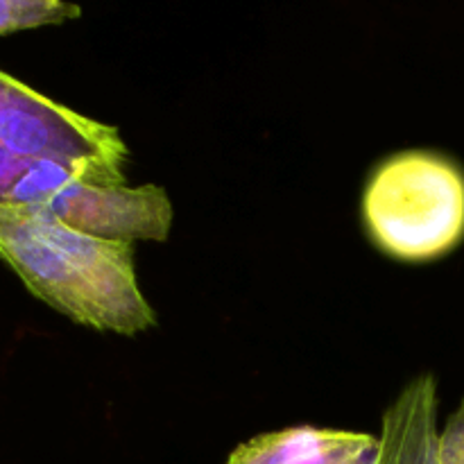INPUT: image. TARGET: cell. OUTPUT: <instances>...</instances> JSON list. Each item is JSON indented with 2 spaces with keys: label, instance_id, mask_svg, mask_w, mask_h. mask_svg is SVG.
<instances>
[{
  "label": "cell",
  "instance_id": "obj_1",
  "mask_svg": "<svg viewBox=\"0 0 464 464\" xmlns=\"http://www.w3.org/2000/svg\"><path fill=\"white\" fill-rule=\"evenodd\" d=\"M0 258L54 311L104 334L157 326L134 270V245L86 236L44 204L0 207Z\"/></svg>",
  "mask_w": 464,
  "mask_h": 464
},
{
  "label": "cell",
  "instance_id": "obj_2",
  "mask_svg": "<svg viewBox=\"0 0 464 464\" xmlns=\"http://www.w3.org/2000/svg\"><path fill=\"white\" fill-rule=\"evenodd\" d=\"M362 222L390 258L426 263L464 240V170L435 150L383 159L362 193Z\"/></svg>",
  "mask_w": 464,
  "mask_h": 464
},
{
  "label": "cell",
  "instance_id": "obj_3",
  "mask_svg": "<svg viewBox=\"0 0 464 464\" xmlns=\"http://www.w3.org/2000/svg\"><path fill=\"white\" fill-rule=\"evenodd\" d=\"M45 211L71 229L100 240L163 243L172 227V204L166 188L145 186H100L75 181L54 195Z\"/></svg>",
  "mask_w": 464,
  "mask_h": 464
},
{
  "label": "cell",
  "instance_id": "obj_4",
  "mask_svg": "<svg viewBox=\"0 0 464 464\" xmlns=\"http://www.w3.org/2000/svg\"><path fill=\"white\" fill-rule=\"evenodd\" d=\"M381 442L370 433L293 426L234 449L227 464H376Z\"/></svg>",
  "mask_w": 464,
  "mask_h": 464
},
{
  "label": "cell",
  "instance_id": "obj_5",
  "mask_svg": "<svg viewBox=\"0 0 464 464\" xmlns=\"http://www.w3.org/2000/svg\"><path fill=\"white\" fill-rule=\"evenodd\" d=\"M376 464H440L438 381L412 379L383 415Z\"/></svg>",
  "mask_w": 464,
  "mask_h": 464
},
{
  "label": "cell",
  "instance_id": "obj_6",
  "mask_svg": "<svg viewBox=\"0 0 464 464\" xmlns=\"http://www.w3.org/2000/svg\"><path fill=\"white\" fill-rule=\"evenodd\" d=\"M80 14L77 5L57 0H0V34L72 21Z\"/></svg>",
  "mask_w": 464,
  "mask_h": 464
},
{
  "label": "cell",
  "instance_id": "obj_7",
  "mask_svg": "<svg viewBox=\"0 0 464 464\" xmlns=\"http://www.w3.org/2000/svg\"><path fill=\"white\" fill-rule=\"evenodd\" d=\"M440 464H464V399L440 433Z\"/></svg>",
  "mask_w": 464,
  "mask_h": 464
}]
</instances>
